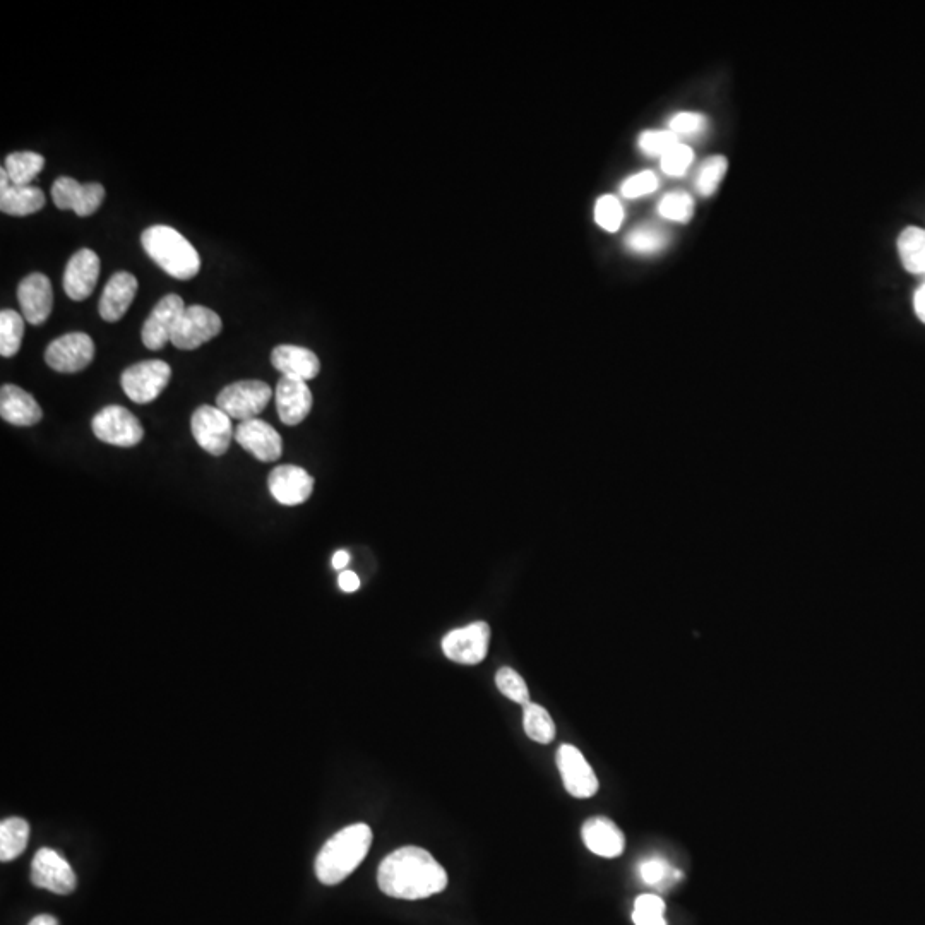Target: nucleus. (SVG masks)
<instances>
[{"mask_svg":"<svg viewBox=\"0 0 925 925\" xmlns=\"http://www.w3.org/2000/svg\"><path fill=\"white\" fill-rule=\"evenodd\" d=\"M30 838V826L21 818L4 819L0 823V860L11 862L23 854Z\"/></svg>","mask_w":925,"mask_h":925,"instance_id":"obj_26","label":"nucleus"},{"mask_svg":"<svg viewBox=\"0 0 925 925\" xmlns=\"http://www.w3.org/2000/svg\"><path fill=\"white\" fill-rule=\"evenodd\" d=\"M657 187V175L650 172V170H645V172H639V174L629 177V179L622 184L621 191L622 196L634 199V197L646 196V194L657 191Z\"/></svg>","mask_w":925,"mask_h":925,"instance_id":"obj_40","label":"nucleus"},{"mask_svg":"<svg viewBox=\"0 0 925 925\" xmlns=\"http://www.w3.org/2000/svg\"><path fill=\"white\" fill-rule=\"evenodd\" d=\"M31 883L55 895H69L76 890L78 879L62 855L52 848H40L31 864Z\"/></svg>","mask_w":925,"mask_h":925,"instance_id":"obj_11","label":"nucleus"},{"mask_svg":"<svg viewBox=\"0 0 925 925\" xmlns=\"http://www.w3.org/2000/svg\"><path fill=\"white\" fill-rule=\"evenodd\" d=\"M0 415L7 424L31 427L42 420L43 412L30 393L14 384H4L0 389Z\"/></svg>","mask_w":925,"mask_h":925,"instance_id":"obj_23","label":"nucleus"},{"mask_svg":"<svg viewBox=\"0 0 925 925\" xmlns=\"http://www.w3.org/2000/svg\"><path fill=\"white\" fill-rule=\"evenodd\" d=\"M557 766L567 794L576 799H590L597 794L600 788L597 775L578 747L562 744L557 751Z\"/></svg>","mask_w":925,"mask_h":925,"instance_id":"obj_12","label":"nucleus"},{"mask_svg":"<svg viewBox=\"0 0 925 925\" xmlns=\"http://www.w3.org/2000/svg\"><path fill=\"white\" fill-rule=\"evenodd\" d=\"M583 842L591 854L603 859H615L626 848V836L621 828L607 818H591L583 824Z\"/></svg>","mask_w":925,"mask_h":925,"instance_id":"obj_21","label":"nucleus"},{"mask_svg":"<svg viewBox=\"0 0 925 925\" xmlns=\"http://www.w3.org/2000/svg\"><path fill=\"white\" fill-rule=\"evenodd\" d=\"M639 876L648 886H669L682 878V872L670 866L667 860L651 857L641 862Z\"/></svg>","mask_w":925,"mask_h":925,"instance_id":"obj_32","label":"nucleus"},{"mask_svg":"<svg viewBox=\"0 0 925 925\" xmlns=\"http://www.w3.org/2000/svg\"><path fill=\"white\" fill-rule=\"evenodd\" d=\"M185 311L184 300L179 295L170 293L165 295L155 309L151 312L150 317L144 321L143 331H141V340L144 347L148 350H162L168 341L172 340L175 326L179 323L182 312Z\"/></svg>","mask_w":925,"mask_h":925,"instance_id":"obj_14","label":"nucleus"},{"mask_svg":"<svg viewBox=\"0 0 925 925\" xmlns=\"http://www.w3.org/2000/svg\"><path fill=\"white\" fill-rule=\"evenodd\" d=\"M525 734L538 744H550L555 739V723L544 706L528 703L523 706Z\"/></svg>","mask_w":925,"mask_h":925,"instance_id":"obj_28","label":"nucleus"},{"mask_svg":"<svg viewBox=\"0 0 925 925\" xmlns=\"http://www.w3.org/2000/svg\"><path fill=\"white\" fill-rule=\"evenodd\" d=\"M898 254L903 268L915 275H925V230L905 228L898 237Z\"/></svg>","mask_w":925,"mask_h":925,"instance_id":"obj_25","label":"nucleus"},{"mask_svg":"<svg viewBox=\"0 0 925 925\" xmlns=\"http://www.w3.org/2000/svg\"><path fill=\"white\" fill-rule=\"evenodd\" d=\"M45 206V194L35 185H12L6 168L0 170V211L11 216H30Z\"/></svg>","mask_w":925,"mask_h":925,"instance_id":"obj_22","label":"nucleus"},{"mask_svg":"<svg viewBox=\"0 0 925 925\" xmlns=\"http://www.w3.org/2000/svg\"><path fill=\"white\" fill-rule=\"evenodd\" d=\"M448 872L420 847H401L382 860L377 884L384 895L398 900H425L446 890Z\"/></svg>","mask_w":925,"mask_h":925,"instance_id":"obj_1","label":"nucleus"},{"mask_svg":"<svg viewBox=\"0 0 925 925\" xmlns=\"http://www.w3.org/2000/svg\"><path fill=\"white\" fill-rule=\"evenodd\" d=\"M100 276V257L91 249H81L69 259L64 273V290L76 302L86 300L95 290Z\"/></svg>","mask_w":925,"mask_h":925,"instance_id":"obj_18","label":"nucleus"},{"mask_svg":"<svg viewBox=\"0 0 925 925\" xmlns=\"http://www.w3.org/2000/svg\"><path fill=\"white\" fill-rule=\"evenodd\" d=\"M18 300L24 319L33 326H42L54 307L52 283L42 273H31L19 283Z\"/></svg>","mask_w":925,"mask_h":925,"instance_id":"obj_17","label":"nucleus"},{"mask_svg":"<svg viewBox=\"0 0 925 925\" xmlns=\"http://www.w3.org/2000/svg\"><path fill=\"white\" fill-rule=\"evenodd\" d=\"M276 410L285 425H299L312 410V393L307 382L281 377L276 386Z\"/></svg>","mask_w":925,"mask_h":925,"instance_id":"obj_19","label":"nucleus"},{"mask_svg":"<svg viewBox=\"0 0 925 925\" xmlns=\"http://www.w3.org/2000/svg\"><path fill=\"white\" fill-rule=\"evenodd\" d=\"M233 439L239 442L240 448H244L261 463L278 461L283 454V441H281L280 434L264 420L252 418V420L240 422Z\"/></svg>","mask_w":925,"mask_h":925,"instance_id":"obj_15","label":"nucleus"},{"mask_svg":"<svg viewBox=\"0 0 925 925\" xmlns=\"http://www.w3.org/2000/svg\"><path fill=\"white\" fill-rule=\"evenodd\" d=\"M636 925H667L665 903L657 895H641L636 898L633 910Z\"/></svg>","mask_w":925,"mask_h":925,"instance_id":"obj_34","label":"nucleus"},{"mask_svg":"<svg viewBox=\"0 0 925 925\" xmlns=\"http://www.w3.org/2000/svg\"><path fill=\"white\" fill-rule=\"evenodd\" d=\"M729 162L725 156H711L703 167L699 168L696 189L703 197H710L717 192L718 185L722 184L723 177L727 175Z\"/></svg>","mask_w":925,"mask_h":925,"instance_id":"obj_31","label":"nucleus"},{"mask_svg":"<svg viewBox=\"0 0 925 925\" xmlns=\"http://www.w3.org/2000/svg\"><path fill=\"white\" fill-rule=\"evenodd\" d=\"M679 143V136H675L672 131H646L639 136V150L648 156L662 158Z\"/></svg>","mask_w":925,"mask_h":925,"instance_id":"obj_37","label":"nucleus"},{"mask_svg":"<svg viewBox=\"0 0 925 925\" xmlns=\"http://www.w3.org/2000/svg\"><path fill=\"white\" fill-rule=\"evenodd\" d=\"M146 254L160 268L180 281L192 280L201 271V256L182 233L167 225H153L141 235Z\"/></svg>","mask_w":925,"mask_h":925,"instance_id":"obj_3","label":"nucleus"},{"mask_svg":"<svg viewBox=\"0 0 925 925\" xmlns=\"http://www.w3.org/2000/svg\"><path fill=\"white\" fill-rule=\"evenodd\" d=\"M665 244H667V233L663 232L662 228L653 227V225L634 228L626 239L627 249L638 252V254H653V252L662 251Z\"/></svg>","mask_w":925,"mask_h":925,"instance_id":"obj_30","label":"nucleus"},{"mask_svg":"<svg viewBox=\"0 0 925 925\" xmlns=\"http://www.w3.org/2000/svg\"><path fill=\"white\" fill-rule=\"evenodd\" d=\"M172 379V369L163 360H144L122 372L120 386L129 400L146 405L155 401Z\"/></svg>","mask_w":925,"mask_h":925,"instance_id":"obj_4","label":"nucleus"},{"mask_svg":"<svg viewBox=\"0 0 925 925\" xmlns=\"http://www.w3.org/2000/svg\"><path fill=\"white\" fill-rule=\"evenodd\" d=\"M914 304L917 316H919L920 321L925 324V283L917 290V293H915Z\"/></svg>","mask_w":925,"mask_h":925,"instance_id":"obj_42","label":"nucleus"},{"mask_svg":"<svg viewBox=\"0 0 925 925\" xmlns=\"http://www.w3.org/2000/svg\"><path fill=\"white\" fill-rule=\"evenodd\" d=\"M95 359V343L86 333L59 336L45 350V362L62 374H76Z\"/></svg>","mask_w":925,"mask_h":925,"instance_id":"obj_10","label":"nucleus"},{"mask_svg":"<svg viewBox=\"0 0 925 925\" xmlns=\"http://www.w3.org/2000/svg\"><path fill=\"white\" fill-rule=\"evenodd\" d=\"M694 160V153L686 144H677L669 153L662 156V170L667 175L679 177L686 174L687 168L691 167Z\"/></svg>","mask_w":925,"mask_h":925,"instance_id":"obj_38","label":"nucleus"},{"mask_svg":"<svg viewBox=\"0 0 925 925\" xmlns=\"http://www.w3.org/2000/svg\"><path fill=\"white\" fill-rule=\"evenodd\" d=\"M91 429L100 441L117 448L138 446L144 437L143 425L138 417L119 405L105 406L102 412L96 413Z\"/></svg>","mask_w":925,"mask_h":925,"instance_id":"obj_6","label":"nucleus"},{"mask_svg":"<svg viewBox=\"0 0 925 925\" xmlns=\"http://www.w3.org/2000/svg\"><path fill=\"white\" fill-rule=\"evenodd\" d=\"M268 487L283 506H299L312 496L314 478L300 466L281 465L269 473Z\"/></svg>","mask_w":925,"mask_h":925,"instance_id":"obj_16","label":"nucleus"},{"mask_svg":"<svg viewBox=\"0 0 925 925\" xmlns=\"http://www.w3.org/2000/svg\"><path fill=\"white\" fill-rule=\"evenodd\" d=\"M24 335V319L11 309L0 312V355L14 357L21 348Z\"/></svg>","mask_w":925,"mask_h":925,"instance_id":"obj_29","label":"nucleus"},{"mask_svg":"<svg viewBox=\"0 0 925 925\" xmlns=\"http://www.w3.org/2000/svg\"><path fill=\"white\" fill-rule=\"evenodd\" d=\"M706 119L696 112H681L674 115L669 122V131L674 132L675 136H696L699 132L705 131Z\"/></svg>","mask_w":925,"mask_h":925,"instance_id":"obj_39","label":"nucleus"},{"mask_svg":"<svg viewBox=\"0 0 925 925\" xmlns=\"http://www.w3.org/2000/svg\"><path fill=\"white\" fill-rule=\"evenodd\" d=\"M348 562H350V554H348L347 550H338L335 557H333V567L335 569H345Z\"/></svg>","mask_w":925,"mask_h":925,"instance_id":"obj_43","label":"nucleus"},{"mask_svg":"<svg viewBox=\"0 0 925 925\" xmlns=\"http://www.w3.org/2000/svg\"><path fill=\"white\" fill-rule=\"evenodd\" d=\"M192 436L199 448L213 456H223L230 448L233 429L232 420L218 406L203 405L192 413Z\"/></svg>","mask_w":925,"mask_h":925,"instance_id":"obj_7","label":"nucleus"},{"mask_svg":"<svg viewBox=\"0 0 925 925\" xmlns=\"http://www.w3.org/2000/svg\"><path fill=\"white\" fill-rule=\"evenodd\" d=\"M45 167V158L33 151H18L7 156L4 162L12 185H30Z\"/></svg>","mask_w":925,"mask_h":925,"instance_id":"obj_27","label":"nucleus"},{"mask_svg":"<svg viewBox=\"0 0 925 925\" xmlns=\"http://www.w3.org/2000/svg\"><path fill=\"white\" fill-rule=\"evenodd\" d=\"M138 293V278L127 273L119 271L108 280L107 287L103 290L98 304V311L103 321L107 323H117L131 307L132 300Z\"/></svg>","mask_w":925,"mask_h":925,"instance_id":"obj_20","label":"nucleus"},{"mask_svg":"<svg viewBox=\"0 0 925 925\" xmlns=\"http://www.w3.org/2000/svg\"><path fill=\"white\" fill-rule=\"evenodd\" d=\"M271 364L283 377H292L300 381H311L321 370L317 355L307 348L295 345H280L271 352Z\"/></svg>","mask_w":925,"mask_h":925,"instance_id":"obj_24","label":"nucleus"},{"mask_svg":"<svg viewBox=\"0 0 925 925\" xmlns=\"http://www.w3.org/2000/svg\"><path fill=\"white\" fill-rule=\"evenodd\" d=\"M372 830L364 823L352 824L324 843L316 857V876L326 886H335L352 874L369 854Z\"/></svg>","mask_w":925,"mask_h":925,"instance_id":"obj_2","label":"nucleus"},{"mask_svg":"<svg viewBox=\"0 0 925 925\" xmlns=\"http://www.w3.org/2000/svg\"><path fill=\"white\" fill-rule=\"evenodd\" d=\"M221 328V317L215 311L204 305H191L182 312L170 341L179 350H196L220 335Z\"/></svg>","mask_w":925,"mask_h":925,"instance_id":"obj_8","label":"nucleus"},{"mask_svg":"<svg viewBox=\"0 0 925 925\" xmlns=\"http://www.w3.org/2000/svg\"><path fill=\"white\" fill-rule=\"evenodd\" d=\"M496 686L506 698L518 703V705L525 706L532 703L525 679L511 667H502V669L497 670Z\"/></svg>","mask_w":925,"mask_h":925,"instance_id":"obj_33","label":"nucleus"},{"mask_svg":"<svg viewBox=\"0 0 925 925\" xmlns=\"http://www.w3.org/2000/svg\"><path fill=\"white\" fill-rule=\"evenodd\" d=\"M490 645V627L487 622H473L470 626L454 629L442 639V651L451 662L461 665H478L484 662Z\"/></svg>","mask_w":925,"mask_h":925,"instance_id":"obj_9","label":"nucleus"},{"mask_svg":"<svg viewBox=\"0 0 925 925\" xmlns=\"http://www.w3.org/2000/svg\"><path fill=\"white\" fill-rule=\"evenodd\" d=\"M624 220V209L617 197L602 196L595 204V221L607 232H617Z\"/></svg>","mask_w":925,"mask_h":925,"instance_id":"obj_36","label":"nucleus"},{"mask_svg":"<svg viewBox=\"0 0 925 925\" xmlns=\"http://www.w3.org/2000/svg\"><path fill=\"white\" fill-rule=\"evenodd\" d=\"M52 199L57 208L66 211L72 209L76 215H95L105 199V189L98 182L79 184L71 177H59L52 185Z\"/></svg>","mask_w":925,"mask_h":925,"instance_id":"obj_13","label":"nucleus"},{"mask_svg":"<svg viewBox=\"0 0 925 925\" xmlns=\"http://www.w3.org/2000/svg\"><path fill=\"white\" fill-rule=\"evenodd\" d=\"M28 925H59V922L52 915H38Z\"/></svg>","mask_w":925,"mask_h":925,"instance_id":"obj_44","label":"nucleus"},{"mask_svg":"<svg viewBox=\"0 0 925 925\" xmlns=\"http://www.w3.org/2000/svg\"><path fill=\"white\" fill-rule=\"evenodd\" d=\"M658 213L667 220L686 223L694 215L693 197L687 192H670L658 204Z\"/></svg>","mask_w":925,"mask_h":925,"instance_id":"obj_35","label":"nucleus"},{"mask_svg":"<svg viewBox=\"0 0 925 925\" xmlns=\"http://www.w3.org/2000/svg\"><path fill=\"white\" fill-rule=\"evenodd\" d=\"M338 583H340V588L347 593H352V591H357L360 588V578L353 571H343L338 578Z\"/></svg>","mask_w":925,"mask_h":925,"instance_id":"obj_41","label":"nucleus"},{"mask_svg":"<svg viewBox=\"0 0 925 925\" xmlns=\"http://www.w3.org/2000/svg\"><path fill=\"white\" fill-rule=\"evenodd\" d=\"M271 396H273V389L269 388L266 382H233L227 388L221 389V393L216 398V406L227 413L228 417L245 422L264 412Z\"/></svg>","mask_w":925,"mask_h":925,"instance_id":"obj_5","label":"nucleus"}]
</instances>
